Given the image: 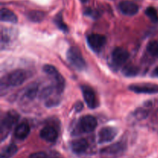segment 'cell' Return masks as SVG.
Here are the masks:
<instances>
[{
    "mask_svg": "<svg viewBox=\"0 0 158 158\" xmlns=\"http://www.w3.org/2000/svg\"><path fill=\"white\" fill-rule=\"evenodd\" d=\"M27 78V73L23 69L12 71L2 79V86H18L23 84Z\"/></svg>",
    "mask_w": 158,
    "mask_h": 158,
    "instance_id": "6da1fadb",
    "label": "cell"
},
{
    "mask_svg": "<svg viewBox=\"0 0 158 158\" xmlns=\"http://www.w3.org/2000/svg\"><path fill=\"white\" fill-rule=\"evenodd\" d=\"M67 60L75 69L83 70L86 68V62L81 52L76 47H71L67 52Z\"/></svg>",
    "mask_w": 158,
    "mask_h": 158,
    "instance_id": "7a4b0ae2",
    "label": "cell"
},
{
    "mask_svg": "<svg viewBox=\"0 0 158 158\" xmlns=\"http://www.w3.org/2000/svg\"><path fill=\"white\" fill-rule=\"evenodd\" d=\"M97 120L94 116L86 115L82 117L77 123V129L80 133H91L96 129Z\"/></svg>",
    "mask_w": 158,
    "mask_h": 158,
    "instance_id": "3957f363",
    "label": "cell"
},
{
    "mask_svg": "<svg viewBox=\"0 0 158 158\" xmlns=\"http://www.w3.org/2000/svg\"><path fill=\"white\" fill-rule=\"evenodd\" d=\"M87 43L91 49L95 52H100L106 43L105 35L97 33H92L87 36Z\"/></svg>",
    "mask_w": 158,
    "mask_h": 158,
    "instance_id": "277c9868",
    "label": "cell"
},
{
    "mask_svg": "<svg viewBox=\"0 0 158 158\" xmlns=\"http://www.w3.org/2000/svg\"><path fill=\"white\" fill-rule=\"evenodd\" d=\"M19 119V115L17 114L15 111L11 110L9 112H8L6 114V115L5 116V117L3 118V120H2V124H1V134L2 135L4 134V131H9L14 125L15 124V123H17V121Z\"/></svg>",
    "mask_w": 158,
    "mask_h": 158,
    "instance_id": "5b68a950",
    "label": "cell"
},
{
    "mask_svg": "<svg viewBox=\"0 0 158 158\" xmlns=\"http://www.w3.org/2000/svg\"><path fill=\"white\" fill-rule=\"evenodd\" d=\"M129 89L137 94H157L158 93V85L153 84V83L132 84L129 86Z\"/></svg>",
    "mask_w": 158,
    "mask_h": 158,
    "instance_id": "8992f818",
    "label": "cell"
},
{
    "mask_svg": "<svg viewBox=\"0 0 158 158\" xmlns=\"http://www.w3.org/2000/svg\"><path fill=\"white\" fill-rule=\"evenodd\" d=\"M130 57V53L123 48H116L112 52V61L115 66H122Z\"/></svg>",
    "mask_w": 158,
    "mask_h": 158,
    "instance_id": "52a82bcc",
    "label": "cell"
},
{
    "mask_svg": "<svg viewBox=\"0 0 158 158\" xmlns=\"http://www.w3.org/2000/svg\"><path fill=\"white\" fill-rule=\"evenodd\" d=\"M117 134L116 128L112 127H105L100 131L98 134V142L100 143H104L114 140Z\"/></svg>",
    "mask_w": 158,
    "mask_h": 158,
    "instance_id": "ba28073f",
    "label": "cell"
},
{
    "mask_svg": "<svg viewBox=\"0 0 158 158\" xmlns=\"http://www.w3.org/2000/svg\"><path fill=\"white\" fill-rule=\"evenodd\" d=\"M82 92H83L85 102H86V104L89 108L94 109V108H96L98 106L95 93L90 87H89L88 86H82Z\"/></svg>",
    "mask_w": 158,
    "mask_h": 158,
    "instance_id": "9c48e42d",
    "label": "cell"
},
{
    "mask_svg": "<svg viewBox=\"0 0 158 158\" xmlns=\"http://www.w3.org/2000/svg\"><path fill=\"white\" fill-rule=\"evenodd\" d=\"M119 9L126 15H134L138 12L139 7L135 2L130 0H124L119 4Z\"/></svg>",
    "mask_w": 158,
    "mask_h": 158,
    "instance_id": "30bf717a",
    "label": "cell"
},
{
    "mask_svg": "<svg viewBox=\"0 0 158 158\" xmlns=\"http://www.w3.org/2000/svg\"><path fill=\"white\" fill-rule=\"evenodd\" d=\"M40 137L47 142H54L58 137V133L52 127H45L40 131Z\"/></svg>",
    "mask_w": 158,
    "mask_h": 158,
    "instance_id": "8fae6325",
    "label": "cell"
},
{
    "mask_svg": "<svg viewBox=\"0 0 158 158\" xmlns=\"http://www.w3.org/2000/svg\"><path fill=\"white\" fill-rule=\"evenodd\" d=\"M71 149L76 154H83L89 148V143L86 139H78L72 141L70 144Z\"/></svg>",
    "mask_w": 158,
    "mask_h": 158,
    "instance_id": "7c38bea8",
    "label": "cell"
},
{
    "mask_svg": "<svg viewBox=\"0 0 158 158\" xmlns=\"http://www.w3.org/2000/svg\"><path fill=\"white\" fill-rule=\"evenodd\" d=\"M30 132V127L29 125L26 122H23L16 127L15 130V136L16 138L23 140L26 138Z\"/></svg>",
    "mask_w": 158,
    "mask_h": 158,
    "instance_id": "4fadbf2b",
    "label": "cell"
},
{
    "mask_svg": "<svg viewBox=\"0 0 158 158\" xmlns=\"http://www.w3.org/2000/svg\"><path fill=\"white\" fill-rule=\"evenodd\" d=\"M0 19L2 22H8L11 23H15L18 21L16 15L10 9L2 8L0 11Z\"/></svg>",
    "mask_w": 158,
    "mask_h": 158,
    "instance_id": "5bb4252c",
    "label": "cell"
},
{
    "mask_svg": "<svg viewBox=\"0 0 158 158\" xmlns=\"http://www.w3.org/2000/svg\"><path fill=\"white\" fill-rule=\"evenodd\" d=\"M123 148H124V146H123V143H117L107 147L106 148L103 149L102 152L106 154H117L118 153L122 152L123 151Z\"/></svg>",
    "mask_w": 158,
    "mask_h": 158,
    "instance_id": "9a60e30c",
    "label": "cell"
},
{
    "mask_svg": "<svg viewBox=\"0 0 158 158\" xmlns=\"http://www.w3.org/2000/svg\"><path fill=\"white\" fill-rule=\"evenodd\" d=\"M45 14L44 12L42 11H30L29 13L27 14V17L29 20L35 23H38V22L42 21L44 19Z\"/></svg>",
    "mask_w": 158,
    "mask_h": 158,
    "instance_id": "2e32d148",
    "label": "cell"
},
{
    "mask_svg": "<svg viewBox=\"0 0 158 158\" xmlns=\"http://www.w3.org/2000/svg\"><path fill=\"white\" fill-rule=\"evenodd\" d=\"M17 147L14 144H10L6 147L1 153V158H10L16 153Z\"/></svg>",
    "mask_w": 158,
    "mask_h": 158,
    "instance_id": "e0dca14e",
    "label": "cell"
},
{
    "mask_svg": "<svg viewBox=\"0 0 158 158\" xmlns=\"http://www.w3.org/2000/svg\"><path fill=\"white\" fill-rule=\"evenodd\" d=\"M148 52L154 56H158V40H154L148 43L147 47Z\"/></svg>",
    "mask_w": 158,
    "mask_h": 158,
    "instance_id": "ac0fdd59",
    "label": "cell"
},
{
    "mask_svg": "<svg viewBox=\"0 0 158 158\" xmlns=\"http://www.w3.org/2000/svg\"><path fill=\"white\" fill-rule=\"evenodd\" d=\"M145 14L148 15V18L154 23H157L158 22V13L157 11L154 7H148L145 10Z\"/></svg>",
    "mask_w": 158,
    "mask_h": 158,
    "instance_id": "d6986e66",
    "label": "cell"
},
{
    "mask_svg": "<svg viewBox=\"0 0 158 158\" xmlns=\"http://www.w3.org/2000/svg\"><path fill=\"white\" fill-rule=\"evenodd\" d=\"M139 69L134 66H127L123 69V73L127 77H134L138 74Z\"/></svg>",
    "mask_w": 158,
    "mask_h": 158,
    "instance_id": "ffe728a7",
    "label": "cell"
},
{
    "mask_svg": "<svg viewBox=\"0 0 158 158\" xmlns=\"http://www.w3.org/2000/svg\"><path fill=\"white\" fill-rule=\"evenodd\" d=\"M38 92V86L35 85H32L29 86L26 91V96L29 99L35 98Z\"/></svg>",
    "mask_w": 158,
    "mask_h": 158,
    "instance_id": "44dd1931",
    "label": "cell"
},
{
    "mask_svg": "<svg viewBox=\"0 0 158 158\" xmlns=\"http://www.w3.org/2000/svg\"><path fill=\"white\" fill-rule=\"evenodd\" d=\"M55 23H56V24L58 26V27L61 29V30L67 31V26H66V24L63 23V17H62V15H60V14H59V15L56 17Z\"/></svg>",
    "mask_w": 158,
    "mask_h": 158,
    "instance_id": "7402d4cb",
    "label": "cell"
},
{
    "mask_svg": "<svg viewBox=\"0 0 158 158\" xmlns=\"http://www.w3.org/2000/svg\"><path fill=\"white\" fill-rule=\"evenodd\" d=\"M54 89H55V88L52 87V86H48V87L45 88L43 90V92L41 93V96H40V97H41L42 98H47V97H49V96L52 94Z\"/></svg>",
    "mask_w": 158,
    "mask_h": 158,
    "instance_id": "603a6c76",
    "label": "cell"
},
{
    "mask_svg": "<svg viewBox=\"0 0 158 158\" xmlns=\"http://www.w3.org/2000/svg\"><path fill=\"white\" fill-rule=\"evenodd\" d=\"M29 158H47V155L44 152H36L31 154Z\"/></svg>",
    "mask_w": 158,
    "mask_h": 158,
    "instance_id": "cb8c5ba5",
    "label": "cell"
},
{
    "mask_svg": "<svg viewBox=\"0 0 158 158\" xmlns=\"http://www.w3.org/2000/svg\"><path fill=\"white\" fill-rule=\"evenodd\" d=\"M152 76H153V77H158V66L157 68H156L155 69H154V71H153Z\"/></svg>",
    "mask_w": 158,
    "mask_h": 158,
    "instance_id": "d4e9b609",
    "label": "cell"
}]
</instances>
